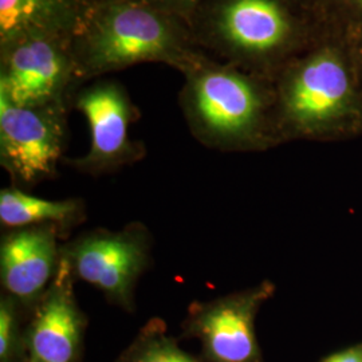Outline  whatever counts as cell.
<instances>
[{
  "mask_svg": "<svg viewBox=\"0 0 362 362\" xmlns=\"http://www.w3.org/2000/svg\"><path fill=\"white\" fill-rule=\"evenodd\" d=\"M321 23L310 45L272 79L282 144L345 141L362 134V77L353 35Z\"/></svg>",
  "mask_w": 362,
  "mask_h": 362,
  "instance_id": "1",
  "label": "cell"
},
{
  "mask_svg": "<svg viewBox=\"0 0 362 362\" xmlns=\"http://www.w3.org/2000/svg\"><path fill=\"white\" fill-rule=\"evenodd\" d=\"M70 47L81 85L145 62L184 74L208 55L187 22L143 0H95Z\"/></svg>",
  "mask_w": 362,
  "mask_h": 362,
  "instance_id": "2",
  "label": "cell"
},
{
  "mask_svg": "<svg viewBox=\"0 0 362 362\" xmlns=\"http://www.w3.org/2000/svg\"><path fill=\"white\" fill-rule=\"evenodd\" d=\"M182 76L179 105L199 143L220 152H263L282 144L270 78L209 55Z\"/></svg>",
  "mask_w": 362,
  "mask_h": 362,
  "instance_id": "3",
  "label": "cell"
},
{
  "mask_svg": "<svg viewBox=\"0 0 362 362\" xmlns=\"http://www.w3.org/2000/svg\"><path fill=\"white\" fill-rule=\"evenodd\" d=\"M321 25L296 0H203L191 21L206 54L270 79L310 45Z\"/></svg>",
  "mask_w": 362,
  "mask_h": 362,
  "instance_id": "4",
  "label": "cell"
},
{
  "mask_svg": "<svg viewBox=\"0 0 362 362\" xmlns=\"http://www.w3.org/2000/svg\"><path fill=\"white\" fill-rule=\"evenodd\" d=\"M70 38L26 35L0 45V97L19 106H67L81 83Z\"/></svg>",
  "mask_w": 362,
  "mask_h": 362,
  "instance_id": "5",
  "label": "cell"
},
{
  "mask_svg": "<svg viewBox=\"0 0 362 362\" xmlns=\"http://www.w3.org/2000/svg\"><path fill=\"white\" fill-rule=\"evenodd\" d=\"M146 228L132 224L121 231L95 230L61 247L76 279L97 287L125 310L134 308V288L151 260Z\"/></svg>",
  "mask_w": 362,
  "mask_h": 362,
  "instance_id": "6",
  "label": "cell"
},
{
  "mask_svg": "<svg viewBox=\"0 0 362 362\" xmlns=\"http://www.w3.org/2000/svg\"><path fill=\"white\" fill-rule=\"evenodd\" d=\"M67 106H19L0 97V164L18 188L52 179L65 152Z\"/></svg>",
  "mask_w": 362,
  "mask_h": 362,
  "instance_id": "7",
  "label": "cell"
},
{
  "mask_svg": "<svg viewBox=\"0 0 362 362\" xmlns=\"http://www.w3.org/2000/svg\"><path fill=\"white\" fill-rule=\"evenodd\" d=\"M71 103L89 124L90 148L86 155L69 160V164L83 173L103 175L143 158V144L129 136L130 124L139 112L122 83L97 79L78 88Z\"/></svg>",
  "mask_w": 362,
  "mask_h": 362,
  "instance_id": "8",
  "label": "cell"
},
{
  "mask_svg": "<svg viewBox=\"0 0 362 362\" xmlns=\"http://www.w3.org/2000/svg\"><path fill=\"white\" fill-rule=\"evenodd\" d=\"M275 294V285L263 281L207 302H196L185 322L187 333L202 341L211 362H260L255 317Z\"/></svg>",
  "mask_w": 362,
  "mask_h": 362,
  "instance_id": "9",
  "label": "cell"
},
{
  "mask_svg": "<svg viewBox=\"0 0 362 362\" xmlns=\"http://www.w3.org/2000/svg\"><path fill=\"white\" fill-rule=\"evenodd\" d=\"M76 276L59 258L52 284L39 298L27 332L31 362H76L85 320L74 296Z\"/></svg>",
  "mask_w": 362,
  "mask_h": 362,
  "instance_id": "10",
  "label": "cell"
},
{
  "mask_svg": "<svg viewBox=\"0 0 362 362\" xmlns=\"http://www.w3.org/2000/svg\"><path fill=\"white\" fill-rule=\"evenodd\" d=\"M58 227L16 228L3 236L0 246L1 285L21 306L37 305L52 284L61 258Z\"/></svg>",
  "mask_w": 362,
  "mask_h": 362,
  "instance_id": "11",
  "label": "cell"
},
{
  "mask_svg": "<svg viewBox=\"0 0 362 362\" xmlns=\"http://www.w3.org/2000/svg\"><path fill=\"white\" fill-rule=\"evenodd\" d=\"M95 0H0V45L26 35L71 39Z\"/></svg>",
  "mask_w": 362,
  "mask_h": 362,
  "instance_id": "12",
  "label": "cell"
},
{
  "mask_svg": "<svg viewBox=\"0 0 362 362\" xmlns=\"http://www.w3.org/2000/svg\"><path fill=\"white\" fill-rule=\"evenodd\" d=\"M79 200H46L13 187L0 192V221L8 228L39 226L66 227L82 218Z\"/></svg>",
  "mask_w": 362,
  "mask_h": 362,
  "instance_id": "13",
  "label": "cell"
},
{
  "mask_svg": "<svg viewBox=\"0 0 362 362\" xmlns=\"http://www.w3.org/2000/svg\"><path fill=\"white\" fill-rule=\"evenodd\" d=\"M122 362H200L164 333L163 324L149 322Z\"/></svg>",
  "mask_w": 362,
  "mask_h": 362,
  "instance_id": "14",
  "label": "cell"
},
{
  "mask_svg": "<svg viewBox=\"0 0 362 362\" xmlns=\"http://www.w3.org/2000/svg\"><path fill=\"white\" fill-rule=\"evenodd\" d=\"M321 22L357 33L362 30V0H324L317 8Z\"/></svg>",
  "mask_w": 362,
  "mask_h": 362,
  "instance_id": "15",
  "label": "cell"
},
{
  "mask_svg": "<svg viewBox=\"0 0 362 362\" xmlns=\"http://www.w3.org/2000/svg\"><path fill=\"white\" fill-rule=\"evenodd\" d=\"M21 303L6 294L0 299V360L10 362L18 346L19 337V313Z\"/></svg>",
  "mask_w": 362,
  "mask_h": 362,
  "instance_id": "16",
  "label": "cell"
},
{
  "mask_svg": "<svg viewBox=\"0 0 362 362\" xmlns=\"http://www.w3.org/2000/svg\"><path fill=\"white\" fill-rule=\"evenodd\" d=\"M165 13L175 15L191 26V21L203 0H143Z\"/></svg>",
  "mask_w": 362,
  "mask_h": 362,
  "instance_id": "17",
  "label": "cell"
},
{
  "mask_svg": "<svg viewBox=\"0 0 362 362\" xmlns=\"http://www.w3.org/2000/svg\"><path fill=\"white\" fill-rule=\"evenodd\" d=\"M321 362H362V342L336 351L325 357Z\"/></svg>",
  "mask_w": 362,
  "mask_h": 362,
  "instance_id": "18",
  "label": "cell"
},
{
  "mask_svg": "<svg viewBox=\"0 0 362 362\" xmlns=\"http://www.w3.org/2000/svg\"><path fill=\"white\" fill-rule=\"evenodd\" d=\"M353 35L354 40V52H356V58H357V65L362 77V30L357 33H350Z\"/></svg>",
  "mask_w": 362,
  "mask_h": 362,
  "instance_id": "19",
  "label": "cell"
},
{
  "mask_svg": "<svg viewBox=\"0 0 362 362\" xmlns=\"http://www.w3.org/2000/svg\"><path fill=\"white\" fill-rule=\"evenodd\" d=\"M296 1L299 3L300 6L309 8L313 13H317V8L320 7V4H321L324 0H296Z\"/></svg>",
  "mask_w": 362,
  "mask_h": 362,
  "instance_id": "20",
  "label": "cell"
}]
</instances>
